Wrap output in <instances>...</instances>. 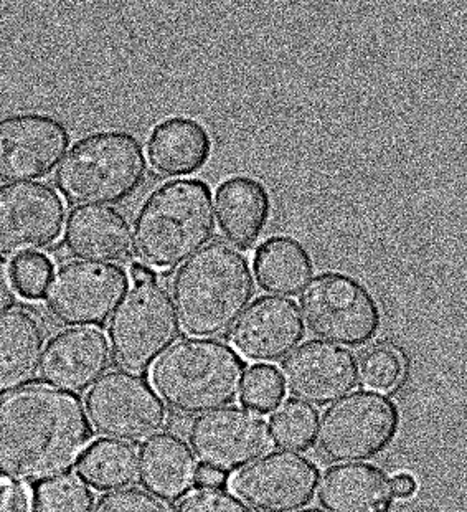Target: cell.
Listing matches in <instances>:
<instances>
[{
  "mask_svg": "<svg viewBox=\"0 0 467 512\" xmlns=\"http://www.w3.org/2000/svg\"><path fill=\"white\" fill-rule=\"evenodd\" d=\"M215 232L210 185L177 179L152 192L134 220V250L154 271L169 273L200 252Z\"/></svg>",
  "mask_w": 467,
  "mask_h": 512,
  "instance_id": "obj_3",
  "label": "cell"
},
{
  "mask_svg": "<svg viewBox=\"0 0 467 512\" xmlns=\"http://www.w3.org/2000/svg\"><path fill=\"white\" fill-rule=\"evenodd\" d=\"M246 362L217 339H184L149 370L152 389L172 412L192 417L215 412L240 399Z\"/></svg>",
  "mask_w": 467,
  "mask_h": 512,
  "instance_id": "obj_4",
  "label": "cell"
},
{
  "mask_svg": "<svg viewBox=\"0 0 467 512\" xmlns=\"http://www.w3.org/2000/svg\"><path fill=\"white\" fill-rule=\"evenodd\" d=\"M95 496L78 476L62 475L35 486L30 512H93Z\"/></svg>",
  "mask_w": 467,
  "mask_h": 512,
  "instance_id": "obj_27",
  "label": "cell"
},
{
  "mask_svg": "<svg viewBox=\"0 0 467 512\" xmlns=\"http://www.w3.org/2000/svg\"><path fill=\"white\" fill-rule=\"evenodd\" d=\"M212 138L197 119L172 116L156 124L147 139V159L162 179L194 176L212 156Z\"/></svg>",
  "mask_w": 467,
  "mask_h": 512,
  "instance_id": "obj_20",
  "label": "cell"
},
{
  "mask_svg": "<svg viewBox=\"0 0 467 512\" xmlns=\"http://www.w3.org/2000/svg\"><path fill=\"white\" fill-rule=\"evenodd\" d=\"M400 428L397 403L388 395L359 390L327 408L317 425L319 455L332 463L373 460L392 445Z\"/></svg>",
  "mask_w": 467,
  "mask_h": 512,
  "instance_id": "obj_7",
  "label": "cell"
},
{
  "mask_svg": "<svg viewBox=\"0 0 467 512\" xmlns=\"http://www.w3.org/2000/svg\"><path fill=\"white\" fill-rule=\"evenodd\" d=\"M268 425L273 445L299 453L316 443L319 413L312 405L289 399L274 410Z\"/></svg>",
  "mask_w": 467,
  "mask_h": 512,
  "instance_id": "obj_26",
  "label": "cell"
},
{
  "mask_svg": "<svg viewBox=\"0 0 467 512\" xmlns=\"http://www.w3.org/2000/svg\"><path fill=\"white\" fill-rule=\"evenodd\" d=\"M67 204L52 185L40 182L0 187V258L40 253L62 237Z\"/></svg>",
  "mask_w": 467,
  "mask_h": 512,
  "instance_id": "obj_11",
  "label": "cell"
},
{
  "mask_svg": "<svg viewBox=\"0 0 467 512\" xmlns=\"http://www.w3.org/2000/svg\"><path fill=\"white\" fill-rule=\"evenodd\" d=\"M30 498L25 484L0 479V512H30Z\"/></svg>",
  "mask_w": 467,
  "mask_h": 512,
  "instance_id": "obj_33",
  "label": "cell"
},
{
  "mask_svg": "<svg viewBox=\"0 0 467 512\" xmlns=\"http://www.w3.org/2000/svg\"><path fill=\"white\" fill-rule=\"evenodd\" d=\"M302 318L322 341L360 347L377 336L382 314L367 286L344 273H324L302 290Z\"/></svg>",
  "mask_w": 467,
  "mask_h": 512,
  "instance_id": "obj_8",
  "label": "cell"
},
{
  "mask_svg": "<svg viewBox=\"0 0 467 512\" xmlns=\"http://www.w3.org/2000/svg\"><path fill=\"white\" fill-rule=\"evenodd\" d=\"M17 290H15L14 273L9 261L0 258V318L9 313L17 303Z\"/></svg>",
  "mask_w": 467,
  "mask_h": 512,
  "instance_id": "obj_34",
  "label": "cell"
},
{
  "mask_svg": "<svg viewBox=\"0 0 467 512\" xmlns=\"http://www.w3.org/2000/svg\"><path fill=\"white\" fill-rule=\"evenodd\" d=\"M129 290L123 266L95 261H67L53 271L45 306L67 328H101Z\"/></svg>",
  "mask_w": 467,
  "mask_h": 512,
  "instance_id": "obj_10",
  "label": "cell"
},
{
  "mask_svg": "<svg viewBox=\"0 0 467 512\" xmlns=\"http://www.w3.org/2000/svg\"><path fill=\"white\" fill-rule=\"evenodd\" d=\"M190 450L202 466L232 475L271 448L269 425L260 413L248 408H220L194 418L189 428Z\"/></svg>",
  "mask_w": 467,
  "mask_h": 512,
  "instance_id": "obj_12",
  "label": "cell"
},
{
  "mask_svg": "<svg viewBox=\"0 0 467 512\" xmlns=\"http://www.w3.org/2000/svg\"><path fill=\"white\" fill-rule=\"evenodd\" d=\"M284 389L299 402L326 407L359 385L354 354L326 341L304 342L279 366Z\"/></svg>",
  "mask_w": 467,
  "mask_h": 512,
  "instance_id": "obj_15",
  "label": "cell"
},
{
  "mask_svg": "<svg viewBox=\"0 0 467 512\" xmlns=\"http://www.w3.org/2000/svg\"><path fill=\"white\" fill-rule=\"evenodd\" d=\"M393 493L395 498L410 499L415 496L418 491V483H416L415 476L411 473H398L395 478H392Z\"/></svg>",
  "mask_w": 467,
  "mask_h": 512,
  "instance_id": "obj_36",
  "label": "cell"
},
{
  "mask_svg": "<svg viewBox=\"0 0 467 512\" xmlns=\"http://www.w3.org/2000/svg\"><path fill=\"white\" fill-rule=\"evenodd\" d=\"M65 247L81 261L124 263L134 253L131 223L111 207H76L68 217Z\"/></svg>",
  "mask_w": 467,
  "mask_h": 512,
  "instance_id": "obj_18",
  "label": "cell"
},
{
  "mask_svg": "<svg viewBox=\"0 0 467 512\" xmlns=\"http://www.w3.org/2000/svg\"><path fill=\"white\" fill-rule=\"evenodd\" d=\"M215 212L223 238L240 252L251 250L265 232L271 215L268 189L255 177H230L218 185Z\"/></svg>",
  "mask_w": 467,
  "mask_h": 512,
  "instance_id": "obj_19",
  "label": "cell"
},
{
  "mask_svg": "<svg viewBox=\"0 0 467 512\" xmlns=\"http://www.w3.org/2000/svg\"><path fill=\"white\" fill-rule=\"evenodd\" d=\"M62 121L47 114H14L0 119V182L38 181L52 174L70 146Z\"/></svg>",
  "mask_w": 467,
  "mask_h": 512,
  "instance_id": "obj_14",
  "label": "cell"
},
{
  "mask_svg": "<svg viewBox=\"0 0 467 512\" xmlns=\"http://www.w3.org/2000/svg\"><path fill=\"white\" fill-rule=\"evenodd\" d=\"M76 475L96 491L129 488L139 476V453L126 441L101 438L81 455Z\"/></svg>",
  "mask_w": 467,
  "mask_h": 512,
  "instance_id": "obj_25",
  "label": "cell"
},
{
  "mask_svg": "<svg viewBox=\"0 0 467 512\" xmlns=\"http://www.w3.org/2000/svg\"><path fill=\"white\" fill-rule=\"evenodd\" d=\"M227 484V475H223L220 471L208 468V466H200L195 478V486L199 489H222Z\"/></svg>",
  "mask_w": 467,
  "mask_h": 512,
  "instance_id": "obj_35",
  "label": "cell"
},
{
  "mask_svg": "<svg viewBox=\"0 0 467 512\" xmlns=\"http://www.w3.org/2000/svg\"><path fill=\"white\" fill-rule=\"evenodd\" d=\"M91 440L78 395L47 384L0 394V479L38 484L70 475Z\"/></svg>",
  "mask_w": 467,
  "mask_h": 512,
  "instance_id": "obj_1",
  "label": "cell"
},
{
  "mask_svg": "<svg viewBox=\"0 0 467 512\" xmlns=\"http://www.w3.org/2000/svg\"><path fill=\"white\" fill-rule=\"evenodd\" d=\"M53 271V261L43 253L20 256L12 265L15 290L27 301H38L45 296Z\"/></svg>",
  "mask_w": 467,
  "mask_h": 512,
  "instance_id": "obj_30",
  "label": "cell"
},
{
  "mask_svg": "<svg viewBox=\"0 0 467 512\" xmlns=\"http://www.w3.org/2000/svg\"><path fill=\"white\" fill-rule=\"evenodd\" d=\"M172 291L180 329L195 339H218L250 308L255 281L246 256L215 240L180 266Z\"/></svg>",
  "mask_w": 467,
  "mask_h": 512,
  "instance_id": "obj_2",
  "label": "cell"
},
{
  "mask_svg": "<svg viewBox=\"0 0 467 512\" xmlns=\"http://www.w3.org/2000/svg\"><path fill=\"white\" fill-rule=\"evenodd\" d=\"M241 402L251 412L271 413L284 399V385L273 366H253L246 374L241 390Z\"/></svg>",
  "mask_w": 467,
  "mask_h": 512,
  "instance_id": "obj_29",
  "label": "cell"
},
{
  "mask_svg": "<svg viewBox=\"0 0 467 512\" xmlns=\"http://www.w3.org/2000/svg\"><path fill=\"white\" fill-rule=\"evenodd\" d=\"M199 465L190 445L175 433H159L139 451L142 488L164 503H174L194 489Z\"/></svg>",
  "mask_w": 467,
  "mask_h": 512,
  "instance_id": "obj_22",
  "label": "cell"
},
{
  "mask_svg": "<svg viewBox=\"0 0 467 512\" xmlns=\"http://www.w3.org/2000/svg\"><path fill=\"white\" fill-rule=\"evenodd\" d=\"M256 281L265 293L279 298L301 294L314 276V261L307 248L288 235L271 237L253 256Z\"/></svg>",
  "mask_w": 467,
  "mask_h": 512,
  "instance_id": "obj_24",
  "label": "cell"
},
{
  "mask_svg": "<svg viewBox=\"0 0 467 512\" xmlns=\"http://www.w3.org/2000/svg\"><path fill=\"white\" fill-rule=\"evenodd\" d=\"M129 278L133 286L109 321V349L121 369L144 374L177 341L179 319L157 271L136 261Z\"/></svg>",
  "mask_w": 467,
  "mask_h": 512,
  "instance_id": "obj_6",
  "label": "cell"
},
{
  "mask_svg": "<svg viewBox=\"0 0 467 512\" xmlns=\"http://www.w3.org/2000/svg\"><path fill=\"white\" fill-rule=\"evenodd\" d=\"M296 512H324L321 511V509H299V511Z\"/></svg>",
  "mask_w": 467,
  "mask_h": 512,
  "instance_id": "obj_37",
  "label": "cell"
},
{
  "mask_svg": "<svg viewBox=\"0 0 467 512\" xmlns=\"http://www.w3.org/2000/svg\"><path fill=\"white\" fill-rule=\"evenodd\" d=\"M319 503L329 512H390L395 503L392 478L378 466H331L319 481Z\"/></svg>",
  "mask_w": 467,
  "mask_h": 512,
  "instance_id": "obj_21",
  "label": "cell"
},
{
  "mask_svg": "<svg viewBox=\"0 0 467 512\" xmlns=\"http://www.w3.org/2000/svg\"><path fill=\"white\" fill-rule=\"evenodd\" d=\"M357 369L360 384L373 392L387 394L397 389L405 372V364L395 347L375 344L362 352Z\"/></svg>",
  "mask_w": 467,
  "mask_h": 512,
  "instance_id": "obj_28",
  "label": "cell"
},
{
  "mask_svg": "<svg viewBox=\"0 0 467 512\" xmlns=\"http://www.w3.org/2000/svg\"><path fill=\"white\" fill-rule=\"evenodd\" d=\"M93 512H172L161 499L142 489L124 488L98 499Z\"/></svg>",
  "mask_w": 467,
  "mask_h": 512,
  "instance_id": "obj_31",
  "label": "cell"
},
{
  "mask_svg": "<svg viewBox=\"0 0 467 512\" xmlns=\"http://www.w3.org/2000/svg\"><path fill=\"white\" fill-rule=\"evenodd\" d=\"M304 334V318L293 299L263 296L238 319L230 342L243 361L271 364L289 356Z\"/></svg>",
  "mask_w": 467,
  "mask_h": 512,
  "instance_id": "obj_16",
  "label": "cell"
},
{
  "mask_svg": "<svg viewBox=\"0 0 467 512\" xmlns=\"http://www.w3.org/2000/svg\"><path fill=\"white\" fill-rule=\"evenodd\" d=\"M45 347V328L27 309L0 318V394L20 389L35 379Z\"/></svg>",
  "mask_w": 467,
  "mask_h": 512,
  "instance_id": "obj_23",
  "label": "cell"
},
{
  "mask_svg": "<svg viewBox=\"0 0 467 512\" xmlns=\"http://www.w3.org/2000/svg\"><path fill=\"white\" fill-rule=\"evenodd\" d=\"M111 361L108 337L98 328H71L48 341L40 362L47 385L80 394L106 374Z\"/></svg>",
  "mask_w": 467,
  "mask_h": 512,
  "instance_id": "obj_17",
  "label": "cell"
},
{
  "mask_svg": "<svg viewBox=\"0 0 467 512\" xmlns=\"http://www.w3.org/2000/svg\"><path fill=\"white\" fill-rule=\"evenodd\" d=\"M321 471L293 451L261 456L228 481L236 498L256 512H296L316 498Z\"/></svg>",
  "mask_w": 467,
  "mask_h": 512,
  "instance_id": "obj_13",
  "label": "cell"
},
{
  "mask_svg": "<svg viewBox=\"0 0 467 512\" xmlns=\"http://www.w3.org/2000/svg\"><path fill=\"white\" fill-rule=\"evenodd\" d=\"M85 408L98 435L126 443L151 440L169 418L151 382L128 370L104 374L86 394Z\"/></svg>",
  "mask_w": 467,
  "mask_h": 512,
  "instance_id": "obj_9",
  "label": "cell"
},
{
  "mask_svg": "<svg viewBox=\"0 0 467 512\" xmlns=\"http://www.w3.org/2000/svg\"><path fill=\"white\" fill-rule=\"evenodd\" d=\"M174 512H253L225 489H197L184 496Z\"/></svg>",
  "mask_w": 467,
  "mask_h": 512,
  "instance_id": "obj_32",
  "label": "cell"
},
{
  "mask_svg": "<svg viewBox=\"0 0 467 512\" xmlns=\"http://www.w3.org/2000/svg\"><path fill=\"white\" fill-rule=\"evenodd\" d=\"M141 141L126 131H100L73 144L55 172L58 194L80 207L121 204L146 181Z\"/></svg>",
  "mask_w": 467,
  "mask_h": 512,
  "instance_id": "obj_5",
  "label": "cell"
}]
</instances>
